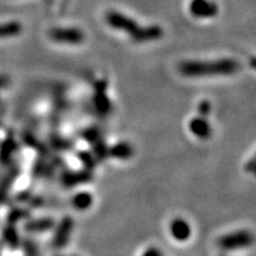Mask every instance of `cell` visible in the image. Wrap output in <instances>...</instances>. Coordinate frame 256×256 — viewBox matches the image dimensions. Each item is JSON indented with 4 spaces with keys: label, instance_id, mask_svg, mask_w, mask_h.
I'll use <instances>...</instances> for the list:
<instances>
[{
    "label": "cell",
    "instance_id": "6da1fadb",
    "mask_svg": "<svg viewBox=\"0 0 256 256\" xmlns=\"http://www.w3.org/2000/svg\"><path fill=\"white\" fill-rule=\"evenodd\" d=\"M240 69V63L231 58L216 61H185L178 70L188 77H206L214 75H231Z\"/></svg>",
    "mask_w": 256,
    "mask_h": 256
},
{
    "label": "cell",
    "instance_id": "7a4b0ae2",
    "mask_svg": "<svg viewBox=\"0 0 256 256\" xmlns=\"http://www.w3.org/2000/svg\"><path fill=\"white\" fill-rule=\"evenodd\" d=\"M254 243V235L248 230H238L224 235L218 241V246L223 250H236L249 247Z\"/></svg>",
    "mask_w": 256,
    "mask_h": 256
},
{
    "label": "cell",
    "instance_id": "3957f363",
    "mask_svg": "<svg viewBox=\"0 0 256 256\" xmlns=\"http://www.w3.org/2000/svg\"><path fill=\"white\" fill-rule=\"evenodd\" d=\"M52 40L63 44H81L84 40V33L77 28H58L50 31Z\"/></svg>",
    "mask_w": 256,
    "mask_h": 256
},
{
    "label": "cell",
    "instance_id": "277c9868",
    "mask_svg": "<svg viewBox=\"0 0 256 256\" xmlns=\"http://www.w3.org/2000/svg\"><path fill=\"white\" fill-rule=\"evenodd\" d=\"M74 228V221L71 217H64L58 224L56 231H55L54 238H52V246L54 248L61 249L69 242Z\"/></svg>",
    "mask_w": 256,
    "mask_h": 256
},
{
    "label": "cell",
    "instance_id": "5b68a950",
    "mask_svg": "<svg viewBox=\"0 0 256 256\" xmlns=\"http://www.w3.org/2000/svg\"><path fill=\"white\" fill-rule=\"evenodd\" d=\"M162 34H164V31H162V29L160 26L151 25L144 26V28L138 26L129 36L132 37V40H134L135 43H147L160 39L162 37Z\"/></svg>",
    "mask_w": 256,
    "mask_h": 256
},
{
    "label": "cell",
    "instance_id": "8992f818",
    "mask_svg": "<svg viewBox=\"0 0 256 256\" xmlns=\"http://www.w3.org/2000/svg\"><path fill=\"white\" fill-rule=\"evenodd\" d=\"M107 23H108L113 29L127 32L128 34L132 33V32L139 26L136 24L134 19L129 18V17L125 16V14L120 12H115V11H112V12L107 14Z\"/></svg>",
    "mask_w": 256,
    "mask_h": 256
},
{
    "label": "cell",
    "instance_id": "52a82bcc",
    "mask_svg": "<svg viewBox=\"0 0 256 256\" xmlns=\"http://www.w3.org/2000/svg\"><path fill=\"white\" fill-rule=\"evenodd\" d=\"M189 8L196 18H212L218 13L217 5L209 0H192Z\"/></svg>",
    "mask_w": 256,
    "mask_h": 256
},
{
    "label": "cell",
    "instance_id": "ba28073f",
    "mask_svg": "<svg viewBox=\"0 0 256 256\" xmlns=\"http://www.w3.org/2000/svg\"><path fill=\"white\" fill-rule=\"evenodd\" d=\"M106 88L107 83L104 82V81H100V82L96 83L94 97H93L95 108L97 109V112L101 113V114H107V113L112 109V104H110L108 96H107Z\"/></svg>",
    "mask_w": 256,
    "mask_h": 256
},
{
    "label": "cell",
    "instance_id": "9c48e42d",
    "mask_svg": "<svg viewBox=\"0 0 256 256\" xmlns=\"http://www.w3.org/2000/svg\"><path fill=\"white\" fill-rule=\"evenodd\" d=\"M189 128H190L192 134L199 139L210 138L212 133L211 125L209 124L208 120H206V118L200 115L197 116V118L192 119L190 124H189Z\"/></svg>",
    "mask_w": 256,
    "mask_h": 256
},
{
    "label": "cell",
    "instance_id": "30bf717a",
    "mask_svg": "<svg viewBox=\"0 0 256 256\" xmlns=\"http://www.w3.org/2000/svg\"><path fill=\"white\" fill-rule=\"evenodd\" d=\"M170 231L174 240L180 241V242H184L191 236L190 224L182 218H177V220L172 221L170 225Z\"/></svg>",
    "mask_w": 256,
    "mask_h": 256
},
{
    "label": "cell",
    "instance_id": "8fae6325",
    "mask_svg": "<svg viewBox=\"0 0 256 256\" xmlns=\"http://www.w3.org/2000/svg\"><path fill=\"white\" fill-rule=\"evenodd\" d=\"M93 179V174L90 173V170L77 171V172H66L63 176V183L66 186H75L89 183Z\"/></svg>",
    "mask_w": 256,
    "mask_h": 256
},
{
    "label": "cell",
    "instance_id": "7c38bea8",
    "mask_svg": "<svg viewBox=\"0 0 256 256\" xmlns=\"http://www.w3.org/2000/svg\"><path fill=\"white\" fill-rule=\"evenodd\" d=\"M108 153L110 157H114L116 159H128L133 156L134 150H133L132 145L128 142H119L114 145L113 147L108 148Z\"/></svg>",
    "mask_w": 256,
    "mask_h": 256
},
{
    "label": "cell",
    "instance_id": "4fadbf2b",
    "mask_svg": "<svg viewBox=\"0 0 256 256\" xmlns=\"http://www.w3.org/2000/svg\"><path fill=\"white\" fill-rule=\"evenodd\" d=\"M54 225L55 223L51 218H39V220L30 221L25 225V230L31 232H43L51 230Z\"/></svg>",
    "mask_w": 256,
    "mask_h": 256
},
{
    "label": "cell",
    "instance_id": "5bb4252c",
    "mask_svg": "<svg viewBox=\"0 0 256 256\" xmlns=\"http://www.w3.org/2000/svg\"><path fill=\"white\" fill-rule=\"evenodd\" d=\"M93 200H94V198H93V196L89 193V192H80V193L75 194V196L72 197L71 203L75 209H77V210L80 211H83L92 206Z\"/></svg>",
    "mask_w": 256,
    "mask_h": 256
},
{
    "label": "cell",
    "instance_id": "9a60e30c",
    "mask_svg": "<svg viewBox=\"0 0 256 256\" xmlns=\"http://www.w3.org/2000/svg\"><path fill=\"white\" fill-rule=\"evenodd\" d=\"M78 158L81 159V161L83 162V165L88 170H92L95 166V156L94 154L86 152V151H81V153L78 154Z\"/></svg>",
    "mask_w": 256,
    "mask_h": 256
},
{
    "label": "cell",
    "instance_id": "2e32d148",
    "mask_svg": "<svg viewBox=\"0 0 256 256\" xmlns=\"http://www.w3.org/2000/svg\"><path fill=\"white\" fill-rule=\"evenodd\" d=\"M4 236H5V240H6L8 243H10V246H13V247L18 246L19 238H18V235H17V232H16V230H14V229L8 228L7 230L5 231Z\"/></svg>",
    "mask_w": 256,
    "mask_h": 256
},
{
    "label": "cell",
    "instance_id": "e0dca14e",
    "mask_svg": "<svg viewBox=\"0 0 256 256\" xmlns=\"http://www.w3.org/2000/svg\"><path fill=\"white\" fill-rule=\"evenodd\" d=\"M83 138L92 142V144H94V142L100 140V133H98V130L96 128H92V129H88L84 132Z\"/></svg>",
    "mask_w": 256,
    "mask_h": 256
},
{
    "label": "cell",
    "instance_id": "ac0fdd59",
    "mask_svg": "<svg viewBox=\"0 0 256 256\" xmlns=\"http://www.w3.org/2000/svg\"><path fill=\"white\" fill-rule=\"evenodd\" d=\"M211 112V103L209 102V101H202L198 104V113L200 116H204L206 118L209 114H210Z\"/></svg>",
    "mask_w": 256,
    "mask_h": 256
},
{
    "label": "cell",
    "instance_id": "d6986e66",
    "mask_svg": "<svg viewBox=\"0 0 256 256\" xmlns=\"http://www.w3.org/2000/svg\"><path fill=\"white\" fill-rule=\"evenodd\" d=\"M246 170L248 171L249 173L254 174V176L256 177V158L250 160L248 164L246 165Z\"/></svg>",
    "mask_w": 256,
    "mask_h": 256
},
{
    "label": "cell",
    "instance_id": "ffe728a7",
    "mask_svg": "<svg viewBox=\"0 0 256 256\" xmlns=\"http://www.w3.org/2000/svg\"><path fill=\"white\" fill-rule=\"evenodd\" d=\"M160 252L159 250H156L153 248H151L150 250H147V252H145V255H159Z\"/></svg>",
    "mask_w": 256,
    "mask_h": 256
},
{
    "label": "cell",
    "instance_id": "44dd1931",
    "mask_svg": "<svg viewBox=\"0 0 256 256\" xmlns=\"http://www.w3.org/2000/svg\"><path fill=\"white\" fill-rule=\"evenodd\" d=\"M250 66H252L253 69H255L256 70V57H253V58H250Z\"/></svg>",
    "mask_w": 256,
    "mask_h": 256
}]
</instances>
